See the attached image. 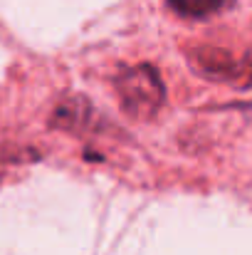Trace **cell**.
I'll use <instances>...</instances> for the list:
<instances>
[{
	"instance_id": "cell-2",
	"label": "cell",
	"mask_w": 252,
	"mask_h": 255,
	"mask_svg": "<svg viewBox=\"0 0 252 255\" xmlns=\"http://www.w3.org/2000/svg\"><path fill=\"white\" fill-rule=\"evenodd\" d=\"M188 60L193 70L213 82H228V85H252V55L235 57L230 50L200 45L188 52Z\"/></svg>"
},
{
	"instance_id": "cell-1",
	"label": "cell",
	"mask_w": 252,
	"mask_h": 255,
	"mask_svg": "<svg viewBox=\"0 0 252 255\" xmlns=\"http://www.w3.org/2000/svg\"><path fill=\"white\" fill-rule=\"evenodd\" d=\"M114 87H116L121 112L139 122L156 117L166 102L164 80H161L159 70L151 65L121 67L114 77Z\"/></svg>"
},
{
	"instance_id": "cell-3",
	"label": "cell",
	"mask_w": 252,
	"mask_h": 255,
	"mask_svg": "<svg viewBox=\"0 0 252 255\" xmlns=\"http://www.w3.org/2000/svg\"><path fill=\"white\" fill-rule=\"evenodd\" d=\"M96 122H99V114H96V109L91 107L89 99H84V97H67L52 112L50 127L70 131V134H82V131L94 129Z\"/></svg>"
},
{
	"instance_id": "cell-4",
	"label": "cell",
	"mask_w": 252,
	"mask_h": 255,
	"mask_svg": "<svg viewBox=\"0 0 252 255\" xmlns=\"http://www.w3.org/2000/svg\"><path fill=\"white\" fill-rule=\"evenodd\" d=\"M168 5L188 20H205L213 17L233 5V0H168Z\"/></svg>"
}]
</instances>
